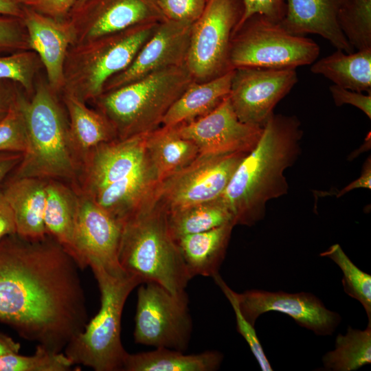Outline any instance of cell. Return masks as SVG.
Instances as JSON below:
<instances>
[{
    "label": "cell",
    "instance_id": "obj_48",
    "mask_svg": "<svg viewBox=\"0 0 371 371\" xmlns=\"http://www.w3.org/2000/svg\"><path fill=\"white\" fill-rule=\"evenodd\" d=\"M21 348L19 343L11 337L0 333V357L12 352H19Z\"/></svg>",
    "mask_w": 371,
    "mask_h": 371
},
{
    "label": "cell",
    "instance_id": "obj_40",
    "mask_svg": "<svg viewBox=\"0 0 371 371\" xmlns=\"http://www.w3.org/2000/svg\"><path fill=\"white\" fill-rule=\"evenodd\" d=\"M23 7L58 21H65L77 0H16Z\"/></svg>",
    "mask_w": 371,
    "mask_h": 371
},
{
    "label": "cell",
    "instance_id": "obj_43",
    "mask_svg": "<svg viewBox=\"0 0 371 371\" xmlns=\"http://www.w3.org/2000/svg\"><path fill=\"white\" fill-rule=\"evenodd\" d=\"M21 89L14 81L0 79V122L9 113Z\"/></svg>",
    "mask_w": 371,
    "mask_h": 371
},
{
    "label": "cell",
    "instance_id": "obj_39",
    "mask_svg": "<svg viewBox=\"0 0 371 371\" xmlns=\"http://www.w3.org/2000/svg\"><path fill=\"white\" fill-rule=\"evenodd\" d=\"M206 2L207 0H159L166 19L190 24L200 17Z\"/></svg>",
    "mask_w": 371,
    "mask_h": 371
},
{
    "label": "cell",
    "instance_id": "obj_41",
    "mask_svg": "<svg viewBox=\"0 0 371 371\" xmlns=\"http://www.w3.org/2000/svg\"><path fill=\"white\" fill-rule=\"evenodd\" d=\"M242 1L244 5V13L238 26L255 14H262L276 22H280L285 15L286 6L284 0Z\"/></svg>",
    "mask_w": 371,
    "mask_h": 371
},
{
    "label": "cell",
    "instance_id": "obj_12",
    "mask_svg": "<svg viewBox=\"0 0 371 371\" xmlns=\"http://www.w3.org/2000/svg\"><path fill=\"white\" fill-rule=\"evenodd\" d=\"M297 82L295 69L239 67L233 70L229 98L241 122L263 127Z\"/></svg>",
    "mask_w": 371,
    "mask_h": 371
},
{
    "label": "cell",
    "instance_id": "obj_34",
    "mask_svg": "<svg viewBox=\"0 0 371 371\" xmlns=\"http://www.w3.org/2000/svg\"><path fill=\"white\" fill-rule=\"evenodd\" d=\"M339 23L354 48H371V0H349L339 14Z\"/></svg>",
    "mask_w": 371,
    "mask_h": 371
},
{
    "label": "cell",
    "instance_id": "obj_25",
    "mask_svg": "<svg viewBox=\"0 0 371 371\" xmlns=\"http://www.w3.org/2000/svg\"><path fill=\"white\" fill-rule=\"evenodd\" d=\"M60 96L67 113L70 136L81 163L97 146L117 139L111 124L97 109L88 107L86 102L70 93L62 92Z\"/></svg>",
    "mask_w": 371,
    "mask_h": 371
},
{
    "label": "cell",
    "instance_id": "obj_4",
    "mask_svg": "<svg viewBox=\"0 0 371 371\" xmlns=\"http://www.w3.org/2000/svg\"><path fill=\"white\" fill-rule=\"evenodd\" d=\"M121 223L118 260L122 269L142 283L155 282L173 294L185 293L192 278L155 193Z\"/></svg>",
    "mask_w": 371,
    "mask_h": 371
},
{
    "label": "cell",
    "instance_id": "obj_33",
    "mask_svg": "<svg viewBox=\"0 0 371 371\" xmlns=\"http://www.w3.org/2000/svg\"><path fill=\"white\" fill-rule=\"evenodd\" d=\"M73 365L65 353L41 344L30 356L12 352L0 357V371H67Z\"/></svg>",
    "mask_w": 371,
    "mask_h": 371
},
{
    "label": "cell",
    "instance_id": "obj_31",
    "mask_svg": "<svg viewBox=\"0 0 371 371\" xmlns=\"http://www.w3.org/2000/svg\"><path fill=\"white\" fill-rule=\"evenodd\" d=\"M371 363V322L364 330L348 326L335 339V348L322 357L326 370L354 371Z\"/></svg>",
    "mask_w": 371,
    "mask_h": 371
},
{
    "label": "cell",
    "instance_id": "obj_46",
    "mask_svg": "<svg viewBox=\"0 0 371 371\" xmlns=\"http://www.w3.org/2000/svg\"><path fill=\"white\" fill-rule=\"evenodd\" d=\"M23 155L20 153H0V186L19 164Z\"/></svg>",
    "mask_w": 371,
    "mask_h": 371
},
{
    "label": "cell",
    "instance_id": "obj_22",
    "mask_svg": "<svg viewBox=\"0 0 371 371\" xmlns=\"http://www.w3.org/2000/svg\"><path fill=\"white\" fill-rule=\"evenodd\" d=\"M159 182L146 154L143 162L135 171L89 197L121 222L153 196Z\"/></svg>",
    "mask_w": 371,
    "mask_h": 371
},
{
    "label": "cell",
    "instance_id": "obj_38",
    "mask_svg": "<svg viewBox=\"0 0 371 371\" xmlns=\"http://www.w3.org/2000/svg\"><path fill=\"white\" fill-rule=\"evenodd\" d=\"M30 50L23 19L0 15V53Z\"/></svg>",
    "mask_w": 371,
    "mask_h": 371
},
{
    "label": "cell",
    "instance_id": "obj_7",
    "mask_svg": "<svg viewBox=\"0 0 371 371\" xmlns=\"http://www.w3.org/2000/svg\"><path fill=\"white\" fill-rule=\"evenodd\" d=\"M159 23H144L71 45L67 54L62 92L91 102L107 80L126 69Z\"/></svg>",
    "mask_w": 371,
    "mask_h": 371
},
{
    "label": "cell",
    "instance_id": "obj_20",
    "mask_svg": "<svg viewBox=\"0 0 371 371\" xmlns=\"http://www.w3.org/2000/svg\"><path fill=\"white\" fill-rule=\"evenodd\" d=\"M285 15L280 22L289 33L318 34L337 49L354 52L339 23L341 11L349 0H284Z\"/></svg>",
    "mask_w": 371,
    "mask_h": 371
},
{
    "label": "cell",
    "instance_id": "obj_14",
    "mask_svg": "<svg viewBox=\"0 0 371 371\" xmlns=\"http://www.w3.org/2000/svg\"><path fill=\"white\" fill-rule=\"evenodd\" d=\"M122 223L91 198L79 193L72 258L80 269L95 262L113 274L126 273L118 260Z\"/></svg>",
    "mask_w": 371,
    "mask_h": 371
},
{
    "label": "cell",
    "instance_id": "obj_6",
    "mask_svg": "<svg viewBox=\"0 0 371 371\" xmlns=\"http://www.w3.org/2000/svg\"><path fill=\"white\" fill-rule=\"evenodd\" d=\"M89 267L100 289V308L85 329L69 341L64 353L74 365L95 371L123 370L127 352L121 341L122 311L129 294L142 282L128 273H109L95 262Z\"/></svg>",
    "mask_w": 371,
    "mask_h": 371
},
{
    "label": "cell",
    "instance_id": "obj_42",
    "mask_svg": "<svg viewBox=\"0 0 371 371\" xmlns=\"http://www.w3.org/2000/svg\"><path fill=\"white\" fill-rule=\"evenodd\" d=\"M329 89L337 106L352 105L363 111L369 119L371 118V93L365 95L335 85L330 86Z\"/></svg>",
    "mask_w": 371,
    "mask_h": 371
},
{
    "label": "cell",
    "instance_id": "obj_15",
    "mask_svg": "<svg viewBox=\"0 0 371 371\" xmlns=\"http://www.w3.org/2000/svg\"><path fill=\"white\" fill-rule=\"evenodd\" d=\"M235 295L241 313L254 326L262 314L276 311L289 315L316 335L328 336L341 321L339 313L328 309L319 298L308 292L251 289Z\"/></svg>",
    "mask_w": 371,
    "mask_h": 371
},
{
    "label": "cell",
    "instance_id": "obj_37",
    "mask_svg": "<svg viewBox=\"0 0 371 371\" xmlns=\"http://www.w3.org/2000/svg\"><path fill=\"white\" fill-rule=\"evenodd\" d=\"M212 278L232 305L236 316L237 331L245 339L260 369L262 371H272V367L257 336L254 326L244 317L239 309L235 291L228 286L218 273Z\"/></svg>",
    "mask_w": 371,
    "mask_h": 371
},
{
    "label": "cell",
    "instance_id": "obj_9",
    "mask_svg": "<svg viewBox=\"0 0 371 371\" xmlns=\"http://www.w3.org/2000/svg\"><path fill=\"white\" fill-rule=\"evenodd\" d=\"M243 13L242 0H207L192 25L186 63L194 82L211 80L232 71L231 41Z\"/></svg>",
    "mask_w": 371,
    "mask_h": 371
},
{
    "label": "cell",
    "instance_id": "obj_10",
    "mask_svg": "<svg viewBox=\"0 0 371 371\" xmlns=\"http://www.w3.org/2000/svg\"><path fill=\"white\" fill-rule=\"evenodd\" d=\"M145 283L137 290L135 341L155 348L185 350L192 330L186 292L173 294L155 282Z\"/></svg>",
    "mask_w": 371,
    "mask_h": 371
},
{
    "label": "cell",
    "instance_id": "obj_29",
    "mask_svg": "<svg viewBox=\"0 0 371 371\" xmlns=\"http://www.w3.org/2000/svg\"><path fill=\"white\" fill-rule=\"evenodd\" d=\"M337 49L315 62L311 71L334 85L360 93H371V48L344 53Z\"/></svg>",
    "mask_w": 371,
    "mask_h": 371
},
{
    "label": "cell",
    "instance_id": "obj_8",
    "mask_svg": "<svg viewBox=\"0 0 371 371\" xmlns=\"http://www.w3.org/2000/svg\"><path fill=\"white\" fill-rule=\"evenodd\" d=\"M319 51L312 39L292 34L280 22L255 14L234 31L229 63L232 70L239 67L295 69L313 63Z\"/></svg>",
    "mask_w": 371,
    "mask_h": 371
},
{
    "label": "cell",
    "instance_id": "obj_5",
    "mask_svg": "<svg viewBox=\"0 0 371 371\" xmlns=\"http://www.w3.org/2000/svg\"><path fill=\"white\" fill-rule=\"evenodd\" d=\"M194 82L186 65L165 69L92 101L113 126L118 139L148 133L161 126L166 113Z\"/></svg>",
    "mask_w": 371,
    "mask_h": 371
},
{
    "label": "cell",
    "instance_id": "obj_30",
    "mask_svg": "<svg viewBox=\"0 0 371 371\" xmlns=\"http://www.w3.org/2000/svg\"><path fill=\"white\" fill-rule=\"evenodd\" d=\"M166 214L169 230L175 240L225 224L235 226L232 214L220 198Z\"/></svg>",
    "mask_w": 371,
    "mask_h": 371
},
{
    "label": "cell",
    "instance_id": "obj_45",
    "mask_svg": "<svg viewBox=\"0 0 371 371\" xmlns=\"http://www.w3.org/2000/svg\"><path fill=\"white\" fill-rule=\"evenodd\" d=\"M357 188H371V160L370 157L365 161L361 174L352 182L342 188L338 192L337 197H340L350 191Z\"/></svg>",
    "mask_w": 371,
    "mask_h": 371
},
{
    "label": "cell",
    "instance_id": "obj_47",
    "mask_svg": "<svg viewBox=\"0 0 371 371\" xmlns=\"http://www.w3.org/2000/svg\"><path fill=\"white\" fill-rule=\"evenodd\" d=\"M0 15L22 19L23 7L16 0H0Z\"/></svg>",
    "mask_w": 371,
    "mask_h": 371
},
{
    "label": "cell",
    "instance_id": "obj_18",
    "mask_svg": "<svg viewBox=\"0 0 371 371\" xmlns=\"http://www.w3.org/2000/svg\"><path fill=\"white\" fill-rule=\"evenodd\" d=\"M146 134L117 138L90 150L82 163L78 193L92 196L135 171L146 156Z\"/></svg>",
    "mask_w": 371,
    "mask_h": 371
},
{
    "label": "cell",
    "instance_id": "obj_35",
    "mask_svg": "<svg viewBox=\"0 0 371 371\" xmlns=\"http://www.w3.org/2000/svg\"><path fill=\"white\" fill-rule=\"evenodd\" d=\"M42 69L38 56L32 50L0 56V79L16 82L30 98L34 92L36 80Z\"/></svg>",
    "mask_w": 371,
    "mask_h": 371
},
{
    "label": "cell",
    "instance_id": "obj_49",
    "mask_svg": "<svg viewBox=\"0 0 371 371\" xmlns=\"http://www.w3.org/2000/svg\"><path fill=\"white\" fill-rule=\"evenodd\" d=\"M85 1H87V0H77V2H76V3L75 4L74 6L78 5L84 3Z\"/></svg>",
    "mask_w": 371,
    "mask_h": 371
},
{
    "label": "cell",
    "instance_id": "obj_36",
    "mask_svg": "<svg viewBox=\"0 0 371 371\" xmlns=\"http://www.w3.org/2000/svg\"><path fill=\"white\" fill-rule=\"evenodd\" d=\"M30 98L23 89L8 115L0 122V153H24L28 144L25 103Z\"/></svg>",
    "mask_w": 371,
    "mask_h": 371
},
{
    "label": "cell",
    "instance_id": "obj_19",
    "mask_svg": "<svg viewBox=\"0 0 371 371\" xmlns=\"http://www.w3.org/2000/svg\"><path fill=\"white\" fill-rule=\"evenodd\" d=\"M22 19L30 49L38 56L49 87L60 95L64 85V64L74 42L68 20H56L25 7Z\"/></svg>",
    "mask_w": 371,
    "mask_h": 371
},
{
    "label": "cell",
    "instance_id": "obj_26",
    "mask_svg": "<svg viewBox=\"0 0 371 371\" xmlns=\"http://www.w3.org/2000/svg\"><path fill=\"white\" fill-rule=\"evenodd\" d=\"M78 204L79 193L73 187L60 181H47L45 229L71 257Z\"/></svg>",
    "mask_w": 371,
    "mask_h": 371
},
{
    "label": "cell",
    "instance_id": "obj_3",
    "mask_svg": "<svg viewBox=\"0 0 371 371\" xmlns=\"http://www.w3.org/2000/svg\"><path fill=\"white\" fill-rule=\"evenodd\" d=\"M28 144L9 177L64 182L78 192L81 160L72 142L67 113L60 95L38 74L25 103Z\"/></svg>",
    "mask_w": 371,
    "mask_h": 371
},
{
    "label": "cell",
    "instance_id": "obj_24",
    "mask_svg": "<svg viewBox=\"0 0 371 371\" xmlns=\"http://www.w3.org/2000/svg\"><path fill=\"white\" fill-rule=\"evenodd\" d=\"M232 75L233 70L211 80L192 82L169 109L161 126L186 124L212 112L229 96Z\"/></svg>",
    "mask_w": 371,
    "mask_h": 371
},
{
    "label": "cell",
    "instance_id": "obj_44",
    "mask_svg": "<svg viewBox=\"0 0 371 371\" xmlns=\"http://www.w3.org/2000/svg\"><path fill=\"white\" fill-rule=\"evenodd\" d=\"M14 234L16 227L14 214L0 188V240Z\"/></svg>",
    "mask_w": 371,
    "mask_h": 371
},
{
    "label": "cell",
    "instance_id": "obj_32",
    "mask_svg": "<svg viewBox=\"0 0 371 371\" xmlns=\"http://www.w3.org/2000/svg\"><path fill=\"white\" fill-rule=\"evenodd\" d=\"M320 256L329 258L339 267L345 293L361 303L371 322V276L358 268L339 244L333 245Z\"/></svg>",
    "mask_w": 371,
    "mask_h": 371
},
{
    "label": "cell",
    "instance_id": "obj_13",
    "mask_svg": "<svg viewBox=\"0 0 371 371\" xmlns=\"http://www.w3.org/2000/svg\"><path fill=\"white\" fill-rule=\"evenodd\" d=\"M67 20L75 45L166 18L159 0H87L73 8Z\"/></svg>",
    "mask_w": 371,
    "mask_h": 371
},
{
    "label": "cell",
    "instance_id": "obj_11",
    "mask_svg": "<svg viewBox=\"0 0 371 371\" xmlns=\"http://www.w3.org/2000/svg\"><path fill=\"white\" fill-rule=\"evenodd\" d=\"M247 154L199 155L190 164L161 181L155 196L167 213L216 200Z\"/></svg>",
    "mask_w": 371,
    "mask_h": 371
},
{
    "label": "cell",
    "instance_id": "obj_28",
    "mask_svg": "<svg viewBox=\"0 0 371 371\" xmlns=\"http://www.w3.org/2000/svg\"><path fill=\"white\" fill-rule=\"evenodd\" d=\"M146 154L159 181L181 170L200 154L190 140L180 136L175 127L161 126L146 136Z\"/></svg>",
    "mask_w": 371,
    "mask_h": 371
},
{
    "label": "cell",
    "instance_id": "obj_1",
    "mask_svg": "<svg viewBox=\"0 0 371 371\" xmlns=\"http://www.w3.org/2000/svg\"><path fill=\"white\" fill-rule=\"evenodd\" d=\"M80 268L49 236L0 240V322L23 338L62 352L88 319Z\"/></svg>",
    "mask_w": 371,
    "mask_h": 371
},
{
    "label": "cell",
    "instance_id": "obj_23",
    "mask_svg": "<svg viewBox=\"0 0 371 371\" xmlns=\"http://www.w3.org/2000/svg\"><path fill=\"white\" fill-rule=\"evenodd\" d=\"M234 227L232 223L225 224L175 240L192 278L196 276L214 277L218 273Z\"/></svg>",
    "mask_w": 371,
    "mask_h": 371
},
{
    "label": "cell",
    "instance_id": "obj_2",
    "mask_svg": "<svg viewBox=\"0 0 371 371\" xmlns=\"http://www.w3.org/2000/svg\"><path fill=\"white\" fill-rule=\"evenodd\" d=\"M303 131L295 116L273 113L256 146L241 160L220 199L235 225L251 226L265 216L268 201L288 192L284 172L301 153Z\"/></svg>",
    "mask_w": 371,
    "mask_h": 371
},
{
    "label": "cell",
    "instance_id": "obj_17",
    "mask_svg": "<svg viewBox=\"0 0 371 371\" xmlns=\"http://www.w3.org/2000/svg\"><path fill=\"white\" fill-rule=\"evenodd\" d=\"M192 25L166 19L158 23L130 65L109 78L103 92L111 91L153 73L185 65Z\"/></svg>",
    "mask_w": 371,
    "mask_h": 371
},
{
    "label": "cell",
    "instance_id": "obj_27",
    "mask_svg": "<svg viewBox=\"0 0 371 371\" xmlns=\"http://www.w3.org/2000/svg\"><path fill=\"white\" fill-rule=\"evenodd\" d=\"M223 355L208 350L186 355L183 351L156 348L148 352L126 353L123 365L125 371H214L219 368Z\"/></svg>",
    "mask_w": 371,
    "mask_h": 371
},
{
    "label": "cell",
    "instance_id": "obj_16",
    "mask_svg": "<svg viewBox=\"0 0 371 371\" xmlns=\"http://www.w3.org/2000/svg\"><path fill=\"white\" fill-rule=\"evenodd\" d=\"M177 133L192 141L200 155L248 153L258 142L263 127L241 122L227 96L210 113L190 123L174 126Z\"/></svg>",
    "mask_w": 371,
    "mask_h": 371
},
{
    "label": "cell",
    "instance_id": "obj_21",
    "mask_svg": "<svg viewBox=\"0 0 371 371\" xmlns=\"http://www.w3.org/2000/svg\"><path fill=\"white\" fill-rule=\"evenodd\" d=\"M47 181L34 177H8L0 188L14 216L16 234L21 237L38 240L47 236L44 212Z\"/></svg>",
    "mask_w": 371,
    "mask_h": 371
}]
</instances>
